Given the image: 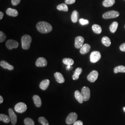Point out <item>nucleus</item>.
I'll return each mask as SVG.
<instances>
[{"instance_id":"aec40b11","label":"nucleus","mask_w":125,"mask_h":125,"mask_svg":"<svg viewBox=\"0 0 125 125\" xmlns=\"http://www.w3.org/2000/svg\"><path fill=\"white\" fill-rule=\"evenodd\" d=\"M75 97L76 100L81 104L83 102V98L82 94L78 90H76L75 92Z\"/></svg>"},{"instance_id":"c85d7f7f","label":"nucleus","mask_w":125,"mask_h":125,"mask_svg":"<svg viewBox=\"0 0 125 125\" xmlns=\"http://www.w3.org/2000/svg\"><path fill=\"white\" fill-rule=\"evenodd\" d=\"M62 62L64 64L72 66V65L74 64V61L72 58H64L62 60Z\"/></svg>"},{"instance_id":"2eb2a0df","label":"nucleus","mask_w":125,"mask_h":125,"mask_svg":"<svg viewBox=\"0 0 125 125\" xmlns=\"http://www.w3.org/2000/svg\"><path fill=\"white\" fill-rule=\"evenodd\" d=\"M0 65L1 67L5 69H8L9 71L13 70L14 67L12 65L10 64L9 63L5 61H1L0 62Z\"/></svg>"},{"instance_id":"4468645a","label":"nucleus","mask_w":125,"mask_h":125,"mask_svg":"<svg viewBox=\"0 0 125 125\" xmlns=\"http://www.w3.org/2000/svg\"><path fill=\"white\" fill-rule=\"evenodd\" d=\"M91 47L88 44H85L83 45L80 50V52L82 54H85L88 53L90 50Z\"/></svg>"},{"instance_id":"1a4fd4ad","label":"nucleus","mask_w":125,"mask_h":125,"mask_svg":"<svg viewBox=\"0 0 125 125\" xmlns=\"http://www.w3.org/2000/svg\"><path fill=\"white\" fill-rule=\"evenodd\" d=\"M98 72L96 71H93L87 76V79L91 83H94L98 77Z\"/></svg>"},{"instance_id":"4c0bfd02","label":"nucleus","mask_w":125,"mask_h":125,"mask_svg":"<svg viewBox=\"0 0 125 125\" xmlns=\"http://www.w3.org/2000/svg\"><path fill=\"white\" fill-rule=\"evenodd\" d=\"M3 13H2V12H0V20H1L2 18H3Z\"/></svg>"},{"instance_id":"72a5a7b5","label":"nucleus","mask_w":125,"mask_h":125,"mask_svg":"<svg viewBox=\"0 0 125 125\" xmlns=\"http://www.w3.org/2000/svg\"><path fill=\"white\" fill-rule=\"evenodd\" d=\"M21 0H12V4L13 6H16L19 4Z\"/></svg>"},{"instance_id":"f8f14e48","label":"nucleus","mask_w":125,"mask_h":125,"mask_svg":"<svg viewBox=\"0 0 125 125\" xmlns=\"http://www.w3.org/2000/svg\"><path fill=\"white\" fill-rule=\"evenodd\" d=\"M35 64L37 67H44L47 65V62L45 58L40 57L37 60Z\"/></svg>"},{"instance_id":"423d86ee","label":"nucleus","mask_w":125,"mask_h":125,"mask_svg":"<svg viewBox=\"0 0 125 125\" xmlns=\"http://www.w3.org/2000/svg\"><path fill=\"white\" fill-rule=\"evenodd\" d=\"M77 119V115L76 113H71L66 118V123L68 125H71L76 121Z\"/></svg>"},{"instance_id":"9d476101","label":"nucleus","mask_w":125,"mask_h":125,"mask_svg":"<svg viewBox=\"0 0 125 125\" xmlns=\"http://www.w3.org/2000/svg\"><path fill=\"white\" fill-rule=\"evenodd\" d=\"M84 42V38L82 36H77L75 38V46L77 49H80L83 45Z\"/></svg>"},{"instance_id":"4be33fe9","label":"nucleus","mask_w":125,"mask_h":125,"mask_svg":"<svg viewBox=\"0 0 125 125\" xmlns=\"http://www.w3.org/2000/svg\"><path fill=\"white\" fill-rule=\"evenodd\" d=\"M92 29L94 32L96 34H100L102 31L101 27L97 24H94L92 27Z\"/></svg>"},{"instance_id":"473e14b6","label":"nucleus","mask_w":125,"mask_h":125,"mask_svg":"<svg viewBox=\"0 0 125 125\" xmlns=\"http://www.w3.org/2000/svg\"><path fill=\"white\" fill-rule=\"evenodd\" d=\"M79 23H80L82 25H88L89 23V21L88 20H86L84 19H80L79 21Z\"/></svg>"},{"instance_id":"f704fd0d","label":"nucleus","mask_w":125,"mask_h":125,"mask_svg":"<svg viewBox=\"0 0 125 125\" xmlns=\"http://www.w3.org/2000/svg\"><path fill=\"white\" fill-rule=\"evenodd\" d=\"M76 0H65V2L67 4H72L75 2Z\"/></svg>"},{"instance_id":"c756f323","label":"nucleus","mask_w":125,"mask_h":125,"mask_svg":"<svg viewBox=\"0 0 125 125\" xmlns=\"http://www.w3.org/2000/svg\"><path fill=\"white\" fill-rule=\"evenodd\" d=\"M38 120L39 122L42 125H50L48 121L44 117H40Z\"/></svg>"},{"instance_id":"6ab92c4d","label":"nucleus","mask_w":125,"mask_h":125,"mask_svg":"<svg viewBox=\"0 0 125 125\" xmlns=\"http://www.w3.org/2000/svg\"><path fill=\"white\" fill-rule=\"evenodd\" d=\"M32 98L36 107H40L42 105V102L40 97L38 95H34L33 96Z\"/></svg>"},{"instance_id":"f257e3e1","label":"nucleus","mask_w":125,"mask_h":125,"mask_svg":"<svg viewBox=\"0 0 125 125\" xmlns=\"http://www.w3.org/2000/svg\"><path fill=\"white\" fill-rule=\"evenodd\" d=\"M37 30L42 33H47L52 31V27L49 23L45 21H40L36 26Z\"/></svg>"},{"instance_id":"5701e85b","label":"nucleus","mask_w":125,"mask_h":125,"mask_svg":"<svg viewBox=\"0 0 125 125\" xmlns=\"http://www.w3.org/2000/svg\"><path fill=\"white\" fill-rule=\"evenodd\" d=\"M102 42L103 45H104L107 47L109 46L111 44V40H110V39L107 36H104L103 37L102 39Z\"/></svg>"},{"instance_id":"20e7f679","label":"nucleus","mask_w":125,"mask_h":125,"mask_svg":"<svg viewBox=\"0 0 125 125\" xmlns=\"http://www.w3.org/2000/svg\"><path fill=\"white\" fill-rule=\"evenodd\" d=\"M101 58V54L98 51L92 52L90 55V61L92 63L97 62Z\"/></svg>"},{"instance_id":"7c9ffc66","label":"nucleus","mask_w":125,"mask_h":125,"mask_svg":"<svg viewBox=\"0 0 125 125\" xmlns=\"http://www.w3.org/2000/svg\"><path fill=\"white\" fill-rule=\"evenodd\" d=\"M24 124L25 125H34V122L31 118H27L24 120Z\"/></svg>"},{"instance_id":"c9c22d12","label":"nucleus","mask_w":125,"mask_h":125,"mask_svg":"<svg viewBox=\"0 0 125 125\" xmlns=\"http://www.w3.org/2000/svg\"><path fill=\"white\" fill-rule=\"evenodd\" d=\"M120 49L122 52H125V43L121 45L120 46Z\"/></svg>"},{"instance_id":"cd10ccee","label":"nucleus","mask_w":125,"mask_h":125,"mask_svg":"<svg viewBox=\"0 0 125 125\" xmlns=\"http://www.w3.org/2000/svg\"><path fill=\"white\" fill-rule=\"evenodd\" d=\"M57 9L59 11H63L65 12H67L68 11V6L67 5L64 3L58 5L57 7Z\"/></svg>"},{"instance_id":"412c9836","label":"nucleus","mask_w":125,"mask_h":125,"mask_svg":"<svg viewBox=\"0 0 125 125\" xmlns=\"http://www.w3.org/2000/svg\"><path fill=\"white\" fill-rule=\"evenodd\" d=\"M115 0H104L103 2V6L105 7H112L115 3Z\"/></svg>"},{"instance_id":"9b49d317","label":"nucleus","mask_w":125,"mask_h":125,"mask_svg":"<svg viewBox=\"0 0 125 125\" xmlns=\"http://www.w3.org/2000/svg\"><path fill=\"white\" fill-rule=\"evenodd\" d=\"M9 113L12 124L13 125H15L17 121V115L14 113L12 108H9Z\"/></svg>"},{"instance_id":"ddd939ff","label":"nucleus","mask_w":125,"mask_h":125,"mask_svg":"<svg viewBox=\"0 0 125 125\" xmlns=\"http://www.w3.org/2000/svg\"><path fill=\"white\" fill-rule=\"evenodd\" d=\"M54 77L56 81L59 83H62L64 82L65 79L62 74L58 72H57L54 73Z\"/></svg>"},{"instance_id":"f3484780","label":"nucleus","mask_w":125,"mask_h":125,"mask_svg":"<svg viewBox=\"0 0 125 125\" xmlns=\"http://www.w3.org/2000/svg\"><path fill=\"white\" fill-rule=\"evenodd\" d=\"M83 70L81 68L78 67L77 69H76V71L74 72V74L72 76V79L74 80H76L79 78V76L82 73Z\"/></svg>"},{"instance_id":"bb28decb","label":"nucleus","mask_w":125,"mask_h":125,"mask_svg":"<svg viewBox=\"0 0 125 125\" xmlns=\"http://www.w3.org/2000/svg\"><path fill=\"white\" fill-rule=\"evenodd\" d=\"M78 13L77 11L74 10L72 13L71 19L73 23H76L78 21Z\"/></svg>"},{"instance_id":"dca6fc26","label":"nucleus","mask_w":125,"mask_h":125,"mask_svg":"<svg viewBox=\"0 0 125 125\" xmlns=\"http://www.w3.org/2000/svg\"><path fill=\"white\" fill-rule=\"evenodd\" d=\"M50 84V81L48 79H45L42 81L40 83V88L43 90H45L49 86Z\"/></svg>"},{"instance_id":"f03ea898","label":"nucleus","mask_w":125,"mask_h":125,"mask_svg":"<svg viewBox=\"0 0 125 125\" xmlns=\"http://www.w3.org/2000/svg\"><path fill=\"white\" fill-rule=\"evenodd\" d=\"M31 37L29 35H24L21 38L22 47L24 50H28L30 47L31 42Z\"/></svg>"},{"instance_id":"a211bd4d","label":"nucleus","mask_w":125,"mask_h":125,"mask_svg":"<svg viewBox=\"0 0 125 125\" xmlns=\"http://www.w3.org/2000/svg\"><path fill=\"white\" fill-rule=\"evenodd\" d=\"M6 13L10 16L16 17L18 15V12L17 10L9 8L6 10Z\"/></svg>"},{"instance_id":"393cba45","label":"nucleus","mask_w":125,"mask_h":125,"mask_svg":"<svg viewBox=\"0 0 125 125\" xmlns=\"http://www.w3.org/2000/svg\"><path fill=\"white\" fill-rule=\"evenodd\" d=\"M118 27V23L116 21H114L112 23L110 26V31L112 33H115Z\"/></svg>"},{"instance_id":"0eeeda50","label":"nucleus","mask_w":125,"mask_h":125,"mask_svg":"<svg viewBox=\"0 0 125 125\" xmlns=\"http://www.w3.org/2000/svg\"><path fill=\"white\" fill-rule=\"evenodd\" d=\"M81 93L83 96L84 101L87 102L89 100L90 97V91L89 88L87 87H83L82 89Z\"/></svg>"},{"instance_id":"6e6552de","label":"nucleus","mask_w":125,"mask_h":125,"mask_svg":"<svg viewBox=\"0 0 125 125\" xmlns=\"http://www.w3.org/2000/svg\"><path fill=\"white\" fill-rule=\"evenodd\" d=\"M6 45L8 49L9 50L13 49V48H17L19 45L18 42L13 40H9L7 41Z\"/></svg>"},{"instance_id":"a878e982","label":"nucleus","mask_w":125,"mask_h":125,"mask_svg":"<svg viewBox=\"0 0 125 125\" xmlns=\"http://www.w3.org/2000/svg\"><path fill=\"white\" fill-rule=\"evenodd\" d=\"M9 117H10L7 116L6 115L1 114L0 115V121H3L6 123H8L10 121V118Z\"/></svg>"},{"instance_id":"58836bf2","label":"nucleus","mask_w":125,"mask_h":125,"mask_svg":"<svg viewBox=\"0 0 125 125\" xmlns=\"http://www.w3.org/2000/svg\"><path fill=\"white\" fill-rule=\"evenodd\" d=\"M3 102V98L1 95L0 96V103H2Z\"/></svg>"},{"instance_id":"ea45409f","label":"nucleus","mask_w":125,"mask_h":125,"mask_svg":"<svg viewBox=\"0 0 125 125\" xmlns=\"http://www.w3.org/2000/svg\"><path fill=\"white\" fill-rule=\"evenodd\" d=\"M123 111H124V112H125V107H123Z\"/></svg>"},{"instance_id":"39448f33","label":"nucleus","mask_w":125,"mask_h":125,"mask_svg":"<svg viewBox=\"0 0 125 125\" xmlns=\"http://www.w3.org/2000/svg\"><path fill=\"white\" fill-rule=\"evenodd\" d=\"M27 105L23 103H18L14 107V110L18 113H23L26 111Z\"/></svg>"},{"instance_id":"2f4dec72","label":"nucleus","mask_w":125,"mask_h":125,"mask_svg":"<svg viewBox=\"0 0 125 125\" xmlns=\"http://www.w3.org/2000/svg\"><path fill=\"white\" fill-rule=\"evenodd\" d=\"M6 38V35L2 31H0V42L2 43L4 42Z\"/></svg>"},{"instance_id":"a19ab883","label":"nucleus","mask_w":125,"mask_h":125,"mask_svg":"<svg viewBox=\"0 0 125 125\" xmlns=\"http://www.w3.org/2000/svg\"></svg>"},{"instance_id":"b1692460","label":"nucleus","mask_w":125,"mask_h":125,"mask_svg":"<svg viewBox=\"0 0 125 125\" xmlns=\"http://www.w3.org/2000/svg\"><path fill=\"white\" fill-rule=\"evenodd\" d=\"M114 72L115 73H125V66L123 65H119L117 67H115Z\"/></svg>"},{"instance_id":"79ce46f5","label":"nucleus","mask_w":125,"mask_h":125,"mask_svg":"<svg viewBox=\"0 0 125 125\" xmlns=\"http://www.w3.org/2000/svg\"></svg>"},{"instance_id":"7ed1b4c3","label":"nucleus","mask_w":125,"mask_h":125,"mask_svg":"<svg viewBox=\"0 0 125 125\" xmlns=\"http://www.w3.org/2000/svg\"><path fill=\"white\" fill-rule=\"evenodd\" d=\"M120 15V13L116 11H110L103 13V17L104 19H109L118 17Z\"/></svg>"},{"instance_id":"e433bc0d","label":"nucleus","mask_w":125,"mask_h":125,"mask_svg":"<svg viewBox=\"0 0 125 125\" xmlns=\"http://www.w3.org/2000/svg\"><path fill=\"white\" fill-rule=\"evenodd\" d=\"M73 125H83V122L81 121H76L73 123Z\"/></svg>"}]
</instances>
